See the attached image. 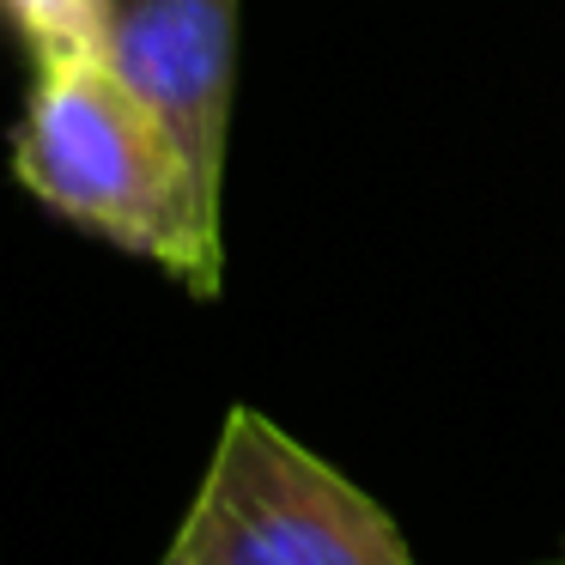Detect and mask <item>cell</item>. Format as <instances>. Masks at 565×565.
I'll list each match as a JSON object with an SVG mask.
<instances>
[{
    "label": "cell",
    "instance_id": "7a4b0ae2",
    "mask_svg": "<svg viewBox=\"0 0 565 565\" xmlns=\"http://www.w3.org/2000/svg\"><path fill=\"white\" fill-rule=\"evenodd\" d=\"M177 565H419L395 516L262 407H232L171 535Z\"/></svg>",
    "mask_w": 565,
    "mask_h": 565
},
{
    "label": "cell",
    "instance_id": "6da1fadb",
    "mask_svg": "<svg viewBox=\"0 0 565 565\" xmlns=\"http://www.w3.org/2000/svg\"><path fill=\"white\" fill-rule=\"evenodd\" d=\"M13 183L55 220L171 274L189 298L225 292V195L201 183L195 159L104 55L31 67L13 128Z\"/></svg>",
    "mask_w": 565,
    "mask_h": 565
},
{
    "label": "cell",
    "instance_id": "3957f363",
    "mask_svg": "<svg viewBox=\"0 0 565 565\" xmlns=\"http://www.w3.org/2000/svg\"><path fill=\"white\" fill-rule=\"evenodd\" d=\"M237 13L244 0H104L98 55L225 195L237 98Z\"/></svg>",
    "mask_w": 565,
    "mask_h": 565
},
{
    "label": "cell",
    "instance_id": "8992f818",
    "mask_svg": "<svg viewBox=\"0 0 565 565\" xmlns=\"http://www.w3.org/2000/svg\"><path fill=\"white\" fill-rule=\"evenodd\" d=\"M159 565H177V559H171V553H164V559H159Z\"/></svg>",
    "mask_w": 565,
    "mask_h": 565
},
{
    "label": "cell",
    "instance_id": "5b68a950",
    "mask_svg": "<svg viewBox=\"0 0 565 565\" xmlns=\"http://www.w3.org/2000/svg\"><path fill=\"white\" fill-rule=\"evenodd\" d=\"M523 565H565V541H559L553 553H541V559H523Z\"/></svg>",
    "mask_w": 565,
    "mask_h": 565
},
{
    "label": "cell",
    "instance_id": "277c9868",
    "mask_svg": "<svg viewBox=\"0 0 565 565\" xmlns=\"http://www.w3.org/2000/svg\"><path fill=\"white\" fill-rule=\"evenodd\" d=\"M0 25L25 43L31 67L62 55H98L104 0H0Z\"/></svg>",
    "mask_w": 565,
    "mask_h": 565
}]
</instances>
